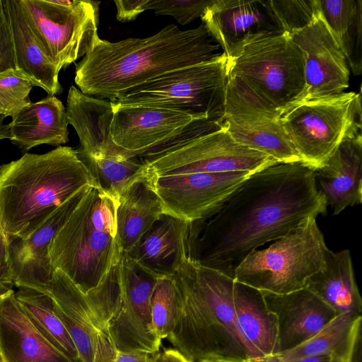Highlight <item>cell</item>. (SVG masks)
<instances>
[{"label": "cell", "mask_w": 362, "mask_h": 362, "mask_svg": "<svg viewBox=\"0 0 362 362\" xmlns=\"http://www.w3.org/2000/svg\"><path fill=\"white\" fill-rule=\"evenodd\" d=\"M315 170L275 163L252 173L216 209L189 221L187 259L232 279L248 255L327 211Z\"/></svg>", "instance_id": "6da1fadb"}, {"label": "cell", "mask_w": 362, "mask_h": 362, "mask_svg": "<svg viewBox=\"0 0 362 362\" xmlns=\"http://www.w3.org/2000/svg\"><path fill=\"white\" fill-rule=\"evenodd\" d=\"M218 47L204 23L186 30L170 24L115 42L99 37L76 64L74 81L82 93L111 101L165 73L212 60Z\"/></svg>", "instance_id": "7a4b0ae2"}, {"label": "cell", "mask_w": 362, "mask_h": 362, "mask_svg": "<svg viewBox=\"0 0 362 362\" xmlns=\"http://www.w3.org/2000/svg\"><path fill=\"white\" fill-rule=\"evenodd\" d=\"M173 278L179 308L167 339L173 349L189 362L247 361L235 321L234 279L187 258Z\"/></svg>", "instance_id": "3957f363"}, {"label": "cell", "mask_w": 362, "mask_h": 362, "mask_svg": "<svg viewBox=\"0 0 362 362\" xmlns=\"http://www.w3.org/2000/svg\"><path fill=\"white\" fill-rule=\"evenodd\" d=\"M96 185L76 150L59 146L0 166V224L8 243L30 237L62 204Z\"/></svg>", "instance_id": "277c9868"}, {"label": "cell", "mask_w": 362, "mask_h": 362, "mask_svg": "<svg viewBox=\"0 0 362 362\" xmlns=\"http://www.w3.org/2000/svg\"><path fill=\"white\" fill-rule=\"evenodd\" d=\"M117 204V199L90 186L49 246L53 269L62 272L83 293L96 287L120 260Z\"/></svg>", "instance_id": "5b68a950"}, {"label": "cell", "mask_w": 362, "mask_h": 362, "mask_svg": "<svg viewBox=\"0 0 362 362\" xmlns=\"http://www.w3.org/2000/svg\"><path fill=\"white\" fill-rule=\"evenodd\" d=\"M227 69L228 78L280 115L304 92L303 53L282 32L244 43L227 58Z\"/></svg>", "instance_id": "8992f818"}, {"label": "cell", "mask_w": 362, "mask_h": 362, "mask_svg": "<svg viewBox=\"0 0 362 362\" xmlns=\"http://www.w3.org/2000/svg\"><path fill=\"white\" fill-rule=\"evenodd\" d=\"M139 157V156H138ZM144 175L163 177L196 173H255L277 163L236 142L221 124L197 120L180 135L139 156Z\"/></svg>", "instance_id": "52a82bcc"}, {"label": "cell", "mask_w": 362, "mask_h": 362, "mask_svg": "<svg viewBox=\"0 0 362 362\" xmlns=\"http://www.w3.org/2000/svg\"><path fill=\"white\" fill-rule=\"evenodd\" d=\"M228 81L223 52L209 62L165 73L127 90L114 106L144 105L170 108L196 120L221 124L225 115Z\"/></svg>", "instance_id": "ba28073f"}, {"label": "cell", "mask_w": 362, "mask_h": 362, "mask_svg": "<svg viewBox=\"0 0 362 362\" xmlns=\"http://www.w3.org/2000/svg\"><path fill=\"white\" fill-rule=\"evenodd\" d=\"M327 249L315 217L261 250H254L236 269L233 279L261 291L286 294L305 288L323 268Z\"/></svg>", "instance_id": "9c48e42d"}, {"label": "cell", "mask_w": 362, "mask_h": 362, "mask_svg": "<svg viewBox=\"0 0 362 362\" xmlns=\"http://www.w3.org/2000/svg\"><path fill=\"white\" fill-rule=\"evenodd\" d=\"M279 121L302 161L320 168L344 139L361 129V93H341L298 103Z\"/></svg>", "instance_id": "30bf717a"}, {"label": "cell", "mask_w": 362, "mask_h": 362, "mask_svg": "<svg viewBox=\"0 0 362 362\" xmlns=\"http://www.w3.org/2000/svg\"><path fill=\"white\" fill-rule=\"evenodd\" d=\"M23 11L59 71L84 57L98 40L100 1L20 0Z\"/></svg>", "instance_id": "8fae6325"}, {"label": "cell", "mask_w": 362, "mask_h": 362, "mask_svg": "<svg viewBox=\"0 0 362 362\" xmlns=\"http://www.w3.org/2000/svg\"><path fill=\"white\" fill-rule=\"evenodd\" d=\"M122 299L119 313L109 325L117 350L156 353L161 341L153 330L151 298L159 278L122 252L120 258Z\"/></svg>", "instance_id": "7c38bea8"}, {"label": "cell", "mask_w": 362, "mask_h": 362, "mask_svg": "<svg viewBox=\"0 0 362 362\" xmlns=\"http://www.w3.org/2000/svg\"><path fill=\"white\" fill-rule=\"evenodd\" d=\"M251 174L227 172L144 176L158 196L164 213L190 222L204 218L218 206Z\"/></svg>", "instance_id": "4fadbf2b"}, {"label": "cell", "mask_w": 362, "mask_h": 362, "mask_svg": "<svg viewBox=\"0 0 362 362\" xmlns=\"http://www.w3.org/2000/svg\"><path fill=\"white\" fill-rule=\"evenodd\" d=\"M289 36L303 55L305 88L298 103L337 95L349 87L350 70L346 57L321 12Z\"/></svg>", "instance_id": "5bb4252c"}, {"label": "cell", "mask_w": 362, "mask_h": 362, "mask_svg": "<svg viewBox=\"0 0 362 362\" xmlns=\"http://www.w3.org/2000/svg\"><path fill=\"white\" fill-rule=\"evenodd\" d=\"M110 125L113 142L141 156L180 135L192 122V116L156 106H114Z\"/></svg>", "instance_id": "9a60e30c"}, {"label": "cell", "mask_w": 362, "mask_h": 362, "mask_svg": "<svg viewBox=\"0 0 362 362\" xmlns=\"http://www.w3.org/2000/svg\"><path fill=\"white\" fill-rule=\"evenodd\" d=\"M87 185L54 211L28 238L9 243L12 281L16 287L30 288L48 294L54 269L49 246L68 220L88 188Z\"/></svg>", "instance_id": "2e32d148"}, {"label": "cell", "mask_w": 362, "mask_h": 362, "mask_svg": "<svg viewBox=\"0 0 362 362\" xmlns=\"http://www.w3.org/2000/svg\"><path fill=\"white\" fill-rule=\"evenodd\" d=\"M279 117L226 93L225 115L221 124L238 144L266 154L277 162L302 161Z\"/></svg>", "instance_id": "e0dca14e"}, {"label": "cell", "mask_w": 362, "mask_h": 362, "mask_svg": "<svg viewBox=\"0 0 362 362\" xmlns=\"http://www.w3.org/2000/svg\"><path fill=\"white\" fill-rule=\"evenodd\" d=\"M201 18L227 58L254 37L282 32L269 8L267 0H215L204 10Z\"/></svg>", "instance_id": "ac0fdd59"}, {"label": "cell", "mask_w": 362, "mask_h": 362, "mask_svg": "<svg viewBox=\"0 0 362 362\" xmlns=\"http://www.w3.org/2000/svg\"><path fill=\"white\" fill-rule=\"evenodd\" d=\"M262 293L277 320L279 353L309 340L337 315L306 288L286 294Z\"/></svg>", "instance_id": "d6986e66"}, {"label": "cell", "mask_w": 362, "mask_h": 362, "mask_svg": "<svg viewBox=\"0 0 362 362\" xmlns=\"http://www.w3.org/2000/svg\"><path fill=\"white\" fill-rule=\"evenodd\" d=\"M0 359L1 362H74L37 329L13 289L0 293Z\"/></svg>", "instance_id": "ffe728a7"}, {"label": "cell", "mask_w": 362, "mask_h": 362, "mask_svg": "<svg viewBox=\"0 0 362 362\" xmlns=\"http://www.w3.org/2000/svg\"><path fill=\"white\" fill-rule=\"evenodd\" d=\"M315 175L317 188L334 215L361 204V129L346 136Z\"/></svg>", "instance_id": "44dd1931"}, {"label": "cell", "mask_w": 362, "mask_h": 362, "mask_svg": "<svg viewBox=\"0 0 362 362\" xmlns=\"http://www.w3.org/2000/svg\"><path fill=\"white\" fill-rule=\"evenodd\" d=\"M66 110L68 123L75 129L80 140L77 149L95 158L136 157L117 146L112 139L113 107L110 100L86 95L71 86Z\"/></svg>", "instance_id": "7402d4cb"}, {"label": "cell", "mask_w": 362, "mask_h": 362, "mask_svg": "<svg viewBox=\"0 0 362 362\" xmlns=\"http://www.w3.org/2000/svg\"><path fill=\"white\" fill-rule=\"evenodd\" d=\"M188 224L163 213L125 253L158 278H173L187 258Z\"/></svg>", "instance_id": "603a6c76"}, {"label": "cell", "mask_w": 362, "mask_h": 362, "mask_svg": "<svg viewBox=\"0 0 362 362\" xmlns=\"http://www.w3.org/2000/svg\"><path fill=\"white\" fill-rule=\"evenodd\" d=\"M233 302L237 328L248 360L277 354V320L267 308L262 291L234 280Z\"/></svg>", "instance_id": "cb8c5ba5"}, {"label": "cell", "mask_w": 362, "mask_h": 362, "mask_svg": "<svg viewBox=\"0 0 362 362\" xmlns=\"http://www.w3.org/2000/svg\"><path fill=\"white\" fill-rule=\"evenodd\" d=\"M68 124L62 101L48 95L12 118L9 139L24 153L40 144L59 146L69 141Z\"/></svg>", "instance_id": "d4e9b609"}, {"label": "cell", "mask_w": 362, "mask_h": 362, "mask_svg": "<svg viewBox=\"0 0 362 362\" xmlns=\"http://www.w3.org/2000/svg\"><path fill=\"white\" fill-rule=\"evenodd\" d=\"M11 29L16 69L24 73L48 95L60 94L57 66L46 54L30 25L20 0H4Z\"/></svg>", "instance_id": "484cf974"}, {"label": "cell", "mask_w": 362, "mask_h": 362, "mask_svg": "<svg viewBox=\"0 0 362 362\" xmlns=\"http://www.w3.org/2000/svg\"><path fill=\"white\" fill-rule=\"evenodd\" d=\"M325 264L308 281L305 288L329 306L336 314L361 315L362 300L348 250L327 249Z\"/></svg>", "instance_id": "4316f807"}, {"label": "cell", "mask_w": 362, "mask_h": 362, "mask_svg": "<svg viewBox=\"0 0 362 362\" xmlns=\"http://www.w3.org/2000/svg\"><path fill=\"white\" fill-rule=\"evenodd\" d=\"M164 213L163 204L144 176L119 197L116 210L117 237L122 252L129 251Z\"/></svg>", "instance_id": "83f0119b"}, {"label": "cell", "mask_w": 362, "mask_h": 362, "mask_svg": "<svg viewBox=\"0 0 362 362\" xmlns=\"http://www.w3.org/2000/svg\"><path fill=\"white\" fill-rule=\"evenodd\" d=\"M361 315H338L305 342L255 362H291L317 356H329L338 362H349L354 343L361 332Z\"/></svg>", "instance_id": "f1b7e54d"}, {"label": "cell", "mask_w": 362, "mask_h": 362, "mask_svg": "<svg viewBox=\"0 0 362 362\" xmlns=\"http://www.w3.org/2000/svg\"><path fill=\"white\" fill-rule=\"evenodd\" d=\"M322 17L354 75L362 71V1L320 0Z\"/></svg>", "instance_id": "f546056e"}, {"label": "cell", "mask_w": 362, "mask_h": 362, "mask_svg": "<svg viewBox=\"0 0 362 362\" xmlns=\"http://www.w3.org/2000/svg\"><path fill=\"white\" fill-rule=\"evenodd\" d=\"M15 296L23 311L42 336L74 362H80L76 346L56 315L52 297L39 291L19 287Z\"/></svg>", "instance_id": "4dcf8cb0"}, {"label": "cell", "mask_w": 362, "mask_h": 362, "mask_svg": "<svg viewBox=\"0 0 362 362\" xmlns=\"http://www.w3.org/2000/svg\"><path fill=\"white\" fill-rule=\"evenodd\" d=\"M75 150L96 186L117 200L132 183L144 176L145 165L138 156L124 159L95 158L79 149Z\"/></svg>", "instance_id": "1f68e13d"}, {"label": "cell", "mask_w": 362, "mask_h": 362, "mask_svg": "<svg viewBox=\"0 0 362 362\" xmlns=\"http://www.w3.org/2000/svg\"><path fill=\"white\" fill-rule=\"evenodd\" d=\"M178 297L173 278H159L151 298L153 330L162 341L173 331L178 314Z\"/></svg>", "instance_id": "d6a6232c"}, {"label": "cell", "mask_w": 362, "mask_h": 362, "mask_svg": "<svg viewBox=\"0 0 362 362\" xmlns=\"http://www.w3.org/2000/svg\"><path fill=\"white\" fill-rule=\"evenodd\" d=\"M281 30L288 35L308 25L320 12V0H267Z\"/></svg>", "instance_id": "836d02e7"}, {"label": "cell", "mask_w": 362, "mask_h": 362, "mask_svg": "<svg viewBox=\"0 0 362 362\" xmlns=\"http://www.w3.org/2000/svg\"><path fill=\"white\" fill-rule=\"evenodd\" d=\"M33 86L32 81L16 68L0 71V115L13 118L28 106Z\"/></svg>", "instance_id": "e575fe53"}, {"label": "cell", "mask_w": 362, "mask_h": 362, "mask_svg": "<svg viewBox=\"0 0 362 362\" xmlns=\"http://www.w3.org/2000/svg\"><path fill=\"white\" fill-rule=\"evenodd\" d=\"M215 0H147V10L156 15L170 16L180 25H186L201 17Z\"/></svg>", "instance_id": "d590c367"}, {"label": "cell", "mask_w": 362, "mask_h": 362, "mask_svg": "<svg viewBox=\"0 0 362 362\" xmlns=\"http://www.w3.org/2000/svg\"><path fill=\"white\" fill-rule=\"evenodd\" d=\"M15 68L14 48L8 12L4 0H0V71Z\"/></svg>", "instance_id": "8d00e7d4"}, {"label": "cell", "mask_w": 362, "mask_h": 362, "mask_svg": "<svg viewBox=\"0 0 362 362\" xmlns=\"http://www.w3.org/2000/svg\"><path fill=\"white\" fill-rule=\"evenodd\" d=\"M8 240L0 224V293L12 289L13 286L11 277Z\"/></svg>", "instance_id": "74e56055"}, {"label": "cell", "mask_w": 362, "mask_h": 362, "mask_svg": "<svg viewBox=\"0 0 362 362\" xmlns=\"http://www.w3.org/2000/svg\"><path fill=\"white\" fill-rule=\"evenodd\" d=\"M147 0H116L117 18L124 23L134 20L140 13L146 11Z\"/></svg>", "instance_id": "f35d334b"}, {"label": "cell", "mask_w": 362, "mask_h": 362, "mask_svg": "<svg viewBox=\"0 0 362 362\" xmlns=\"http://www.w3.org/2000/svg\"><path fill=\"white\" fill-rule=\"evenodd\" d=\"M160 351L148 353L141 351L117 350L115 362H153L157 360Z\"/></svg>", "instance_id": "ab89813d"}, {"label": "cell", "mask_w": 362, "mask_h": 362, "mask_svg": "<svg viewBox=\"0 0 362 362\" xmlns=\"http://www.w3.org/2000/svg\"><path fill=\"white\" fill-rule=\"evenodd\" d=\"M160 362H189L185 357L173 348L164 349L160 351Z\"/></svg>", "instance_id": "60d3db41"}, {"label": "cell", "mask_w": 362, "mask_h": 362, "mask_svg": "<svg viewBox=\"0 0 362 362\" xmlns=\"http://www.w3.org/2000/svg\"><path fill=\"white\" fill-rule=\"evenodd\" d=\"M361 332L358 334L354 343L349 362H362Z\"/></svg>", "instance_id": "b9f144b4"}, {"label": "cell", "mask_w": 362, "mask_h": 362, "mask_svg": "<svg viewBox=\"0 0 362 362\" xmlns=\"http://www.w3.org/2000/svg\"><path fill=\"white\" fill-rule=\"evenodd\" d=\"M291 362H338L331 357L326 356H310L300 358Z\"/></svg>", "instance_id": "7bdbcfd3"}, {"label": "cell", "mask_w": 362, "mask_h": 362, "mask_svg": "<svg viewBox=\"0 0 362 362\" xmlns=\"http://www.w3.org/2000/svg\"><path fill=\"white\" fill-rule=\"evenodd\" d=\"M6 117L0 115V140L4 139H10L11 131L9 124H4Z\"/></svg>", "instance_id": "ee69618b"}, {"label": "cell", "mask_w": 362, "mask_h": 362, "mask_svg": "<svg viewBox=\"0 0 362 362\" xmlns=\"http://www.w3.org/2000/svg\"><path fill=\"white\" fill-rule=\"evenodd\" d=\"M200 362H250V361H230V360H223V359H216V360H207L202 361Z\"/></svg>", "instance_id": "f6af8a7d"}, {"label": "cell", "mask_w": 362, "mask_h": 362, "mask_svg": "<svg viewBox=\"0 0 362 362\" xmlns=\"http://www.w3.org/2000/svg\"><path fill=\"white\" fill-rule=\"evenodd\" d=\"M160 357V356H159ZM158 358L153 362H158Z\"/></svg>", "instance_id": "bcb514c9"}, {"label": "cell", "mask_w": 362, "mask_h": 362, "mask_svg": "<svg viewBox=\"0 0 362 362\" xmlns=\"http://www.w3.org/2000/svg\"><path fill=\"white\" fill-rule=\"evenodd\" d=\"M158 362H160V361H159V358H158Z\"/></svg>", "instance_id": "7dc6e473"}, {"label": "cell", "mask_w": 362, "mask_h": 362, "mask_svg": "<svg viewBox=\"0 0 362 362\" xmlns=\"http://www.w3.org/2000/svg\"><path fill=\"white\" fill-rule=\"evenodd\" d=\"M0 362H1V359H0Z\"/></svg>", "instance_id": "c3c4849f"}]
</instances>
